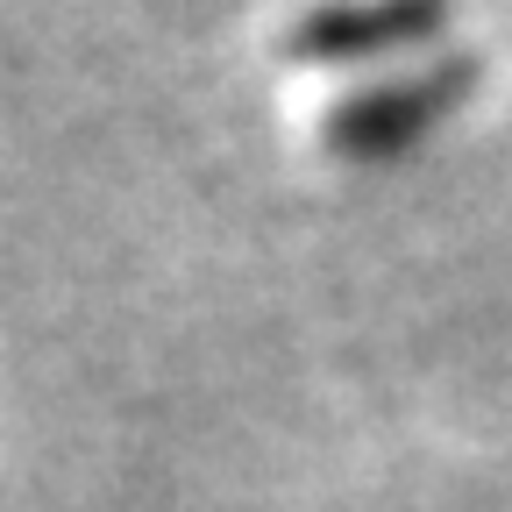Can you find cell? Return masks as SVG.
Segmentation results:
<instances>
[{"instance_id": "obj_1", "label": "cell", "mask_w": 512, "mask_h": 512, "mask_svg": "<svg viewBox=\"0 0 512 512\" xmlns=\"http://www.w3.org/2000/svg\"><path fill=\"white\" fill-rule=\"evenodd\" d=\"M484 79V50H448V57H427V64H399L370 86H349L320 107V143L328 150H349V157H377V150H406L420 143L427 128L470 100Z\"/></svg>"}, {"instance_id": "obj_2", "label": "cell", "mask_w": 512, "mask_h": 512, "mask_svg": "<svg viewBox=\"0 0 512 512\" xmlns=\"http://www.w3.org/2000/svg\"><path fill=\"white\" fill-rule=\"evenodd\" d=\"M456 0H306L278 29V50L299 64H342V57H377L406 50L448 22Z\"/></svg>"}]
</instances>
